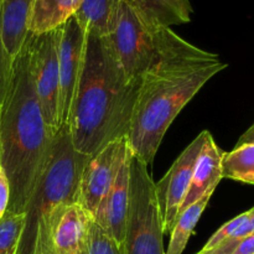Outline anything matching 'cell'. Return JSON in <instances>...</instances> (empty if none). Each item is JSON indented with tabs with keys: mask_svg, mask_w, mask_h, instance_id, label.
Segmentation results:
<instances>
[{
	"mask_svg": "<svg viewBox=\"0 0 254 254\" xmlns=\"http://www.w3.org/2000/svg\"><path fill=\"white\" fill-rule=\"evenodd\" d=\"M227 67L216 54L203 59L165 62L141 77L128 139L130 150L151 165L164 135L184 107Z\"/></svg>",
	"mask_w": 254,
	"mask_h": 254,
	"instance_id": "3",
	"label": "cell"
},
{
	"mask_svg": "<svg viewBox=\"0 0 254 254\" xmlns=\"http://www.w3.org/2000/svg\"><path fill=\"white\" fill-rule=\"evenodd\" d=\"M232 254H254V232L243 237Z\"/></svg>",
	"mask_w": 254,
	"mask_h": 254,
	"instance_id": "25",
	"label": "cell"
},
{
	"mask_svg": "<svg viewBox=\"0 0 254 254\" xmlns=\"http://www.w3.org/2000/svg\"><path fill=\"white\" fill-rule=\"evenodd\" d=\"M208 131L203 130L174 161L173 166L155 184L159 211L163 221L164 233H170L178 220V213L186 197L196 160L201 153Z\"/></svg>",
	"mask_w": 254,
	"mask_h": 254,
	"instance_id": "9",
	"label": "cell"
},
{
	"mask_svg": "<svg viewBox=\"0 0 254 254\" xmlns=\"http://www.w3.org/2000/svg\"><path fill=\"white\" fill-rule=\"evenodd\" d=\"M10 201V185L4 170L0 166V220L6 213Z\"/></svg>",
	"mask_w": 254,
	"mask_h": 254,
	"instance_id": "24",
	"label": "cell"
},
{
	"mask_svg": "<svg viewBox=\"0 0 254 254\" xmlns=\"http://www.w3.org/2000/svg\"><path fill=\"white\" fill-rule=\"evenodd\" d=\"M212 195L213 193L205 195L200 200L189 206L179 216L173 231L170 232V242H169V247L165 254H183L186 246H188L191 235H192L193 230H195L196 225H197L198 220H200L201 215H202L203 211L207 207Z\"/></svg>",
	"mask_w": 254,
	"mask_h": 254,
	"instance_id": "18",
	"label": "cell"
},
{
	"mask_svg": "<svg viewBox=\"0 0 254 254\" xmlns=\"http://www.w3.org/2000/svg\"><path fill=\"white\" fill-rule=\"evenodd\" d=\"M130 154L127 136L111 141L88 156L79 179L78 203L92 216L113 186L124 161Z\"/></svg>",
	"mask_w": 254,
	"mask_h": 254,
	"instance_id": "8",
	"label": "cell"
},
{
	"mask_svg": "<svg viewBox=\"0 0 254 254\" xmlns=\"http://www.w3.org/2000/svg\"><path fill=\"white\" fill-rule=\"evenodd\" d=\"M82 0H35L30 32L42 34L61 26L73 16Z\"/></svg>",
	"mask_w": 254,
	"mask_h": 254,
	"instance_id": "16",
	"label": "cell"
},
{
	"mask_svg": "<svg viewBox=\"0 0 254 254\" xmlns=\"http://www.w3.org/2000/svg\"><path fill=\"white\" fill-rule=\"evenodd\" d=\"M24 213L6 212L0 220V254H16L22 228Z\"/></svg>",
	"mask_w": 254,
	"mask_h": 254,
	"instance_id": "20",
	"label": "cell"
},
{
	"mask_svg": "<svg viewBox=\"0 0 254 254\" xmlns=\"http://www.w3.org/2000/svg\"><path fill=\"white\" fill-rule=\"evenodd\" d=\"M108 40L124 72L133 81H140L146 72L165 62L212 55L151 19L131 0H122L116 26Z\"/></svg>",
	"mask_w": 254,
	"mask_h": 254,
	"instance_id": "5",
	"label": "cell"
},
{
	"mask_svg": "<svg viewBox=\"0 0 254 254\" xmlns=\"http://www.w3.org/2000/svg\"><path fill=\"white\" fill-rule=\"evenodd\" d=\"M223 151L218 148L213 136L208 131L206 140L203 143L201 153L196 160L193 168L192 179L186 197L179 210L178 218L186 208L193 202L200 200L207 193L215 192L216 188L222 180V158Z\"/></svg>",
	"mask_w": 254,
	"mask_h": 254,
	"instance_id": "12",
	"label": "cell"
},
{
	"mask_svg": "<svg viewBox=\"0 0 254 254\" xmlns=\"http://www.w3.org/2000/svg\"><path fill=\"white\" fill-rule=\"evenodd\" d=\"M250 226L252 228V232H254V207L250 210Z\"/></svg>",
	"mask_w": 254,
	"mask_h": 254,
	"instance_id": "27",
	"label": "cell"
},
{
	"mask_svg": "<svg viewBox=\"0 0 254 254\" xmlns=\"http://www.w3.org/2000/svg\"><path fill=\"white\" fill-rule=\"evenodd\" d=\"M197 254H201V253H197Z\"/></svg>",
	"mask_w": 254,
	"mask_h": 254,
	"instance_id": "29",
	"label": "cell"
},
{
	"mask_svg": "<svg viewBox=\"0 0 254 254\" xmlns=\"http://www.w3.org/2000/svg\"><path fill=\"white\" fill-rule=\"evenodd\" d=\"M87 32L79 26L73 16L59 26V69L60 127L64 126L73 102L77 84L83 67Z\"/></svg>",
	"mask_w": 254,
	"mask_h": 254,
	"instance_id": "10",
	"label": "cell"
},
{
	"mask_svg": "<svg viewBox=\"0 0 254 254\" xmlns=\"http://www.w3.org/2000/svg\"><path fill=\"white\" fill-rule=\"evenodd\" d=\"M31 40L35 91L45 122L52 135H55L60 129V69L57 54L59 27L39 35L31 34Z\"/></svg>",
	"mask_w": 254,
	"mask_h": 254,
	"instance_id": "7",
	"label": "cell"
},
{
	"mask_svg": "<svg viewBox=\"0 0 254 254\" xmlns=\"http://www.w3.org/2000/svg\"><path fill=\"white\" fill-rule=\"evenodd\" d=\"M87 158L73 148L67 127H60L25 207L16 254H55L52 232L64 211L78 202L79 179Z\"/></svg>",
	"mask_w": 254,
	"mask_h": 254,
	"instance_id": "4",
	"label": "cell"
},
{
	"mask_svg": "<svg viewBox=\"0 0 254 254\" xmlns=\"http://www.w3.org/2000/svg\"><path fill=\"white\" fill-rule=\"evenodd\" d=\"M252 143H254V124L240 136L236 146L243 145V144H252Z\"/></svg>",
	"mask_w": 254,
	"mask_h": 254,
	"instance_id": "26",
	"label": "cell"
},
{
	"mask_svg": "<svg viewBox=\"0 0 254 254\" xmlns=\"http://www.w3.org/2000/svg\"><path fill=\"white\" fill-rule=\"evenodd\" d=\"M0 108H1V106H0Z\"/></svg>",
	"mask_w": 254,
	"mask_h": 254,
	"instance_id": "28",
	"label": "cell"
},
{
	"mask_svg": "<svg viewBox=\"0 0 254 254\" xmlns=\"http://www.w3.org/2000/svg\"><path fill=\"white\" fill-rule=\"evenodd\" d=\"M35 0H1V36L7 54L14 59L26 42Z\"/></svg>",
	"mask_w": 254,
	"mask_h": 254,
	"instance_id": "14",
	"label": "cell"
},
{
	"mask_svg": "<svg viewBox=\"0 0 254 254\" xmlns=\"http://www.w3.org/2000/svg\"><path fill=\"white\" fill-rule=\"evenodd\" d=\"M149 166L130 155V198L123 254H165L164 227Z\"/></svg>",
	"mask_w": 254,
	"mask_h": 254,
	"instance_id": "6",
	"label": "cell"
},
{
	"mask_svg": "<svg viewBox=\"0 0 254 254\" xmlns=\"http://www.w3.org/2000/svg\"><path fill=\"white\" fill-rule=\"evenodd\" d=\"M122 0H82L73 17L87 35L108 37L116 26Z\"/></svg>",
	"mask_w": 254,
	"mask_h": 254,
	"instance_id": "15",
	"label": "cell"
},
{
	"mask_svg": "<svg viewBox=\"0 0 254 254\" xmlns=\"http://www.w3.org/2000/svg\"><path fill=\"white\" fill-rule=\"evenodd\" d=\"M140 82L127 76L108 37L87 35L83 67L64 124L78 153L91 156L128 135Z\"/></svg>",
	"mask_w": 254,
	"mask_h": 254,
	"instance_id": "1",
	"label": "cell"
},
{
	"mask_svg": "<svg viewBox=\"0 0 254 254\" xmlns=\"http://www.w3.org/2000/svg\"><path fill=\"white\" fill-rule=\"evenodd\" d=\"M93 216L78 202L69 205L52 232L55 254H82Z\"/></svg>",
	"mask_w": 254,
	"mask_h": 254,
	"instance_id": "13",
	"label": "cell"
},
{
	"mask_svg": "<svg viewBox=\"0 0 254 254\" xmlns=\"http://www.w3.org/2000/svg\"><path fill=\"white\" fill-rule=\"evenodd\" d=\"M0 106V166L10 185L6 212L24 213L55 136L35 91L31 34L14 57L6 96Z\"/></svg>",
	"mask_w": 254,
	"mask_h": 254,
	"instance_id": "2",
	"label": "cell"
},
{
	"mask_svg": "<svg viewBox=\"0 0 254 254\" xmlns=\"http://www.w3.org/2000/svg\"><path fill=\"white\" fill-rule=\"evenodd\" d=\"M12 59L7 54L1 36V0H0V104L4 102L12 71Z\"/></svg>",
	"mask_w": 254,
	"mask_h": 254,
	"instance_id": "23",
	"label": "cell"
},
{
	"mask_svg": "<svg viewBox=\"0 0 254 254\" xmlns=\"http://www.w3.org/2000/svg\"><path fill=\"white\" fill-rule=\"evenodd\" d=\"M250 233H252V231H251L250 227V210H248L246 212L238 215L237 217L232 218L231 221L226 222L222 227L218 228L213 233L212 237L208 240V242L206 243L205 247L201 250V252H206V251L216 247V246L220 245L221 242H223L227 238L242 240L243 237H246Z\"/></svg>",
	"mask_w": 254,
	"mask_h": 254,
	"instance_id": "22",
	"label": "cell"
},
{
	"mask_svg": "<svg viewBox=\"0 0 254 254\" xmlns=\"http://www.w3.org/2000/svg\"><path fill=\"white\" fill-rule=\"evenodd\" d=\"M130 154L124 161L116 181L94 212L93 220L118 243L123 246L130 198Z\"/></svg>",
	"mask_w": 254,
	"mask_h": 254,
	"instance_id": "11",
	"label": "cell"
},
{
	"mask_svg": "<svg viewBox=\"0 0 254 254\" xmlns=\"http://www.w3.org/2000/svg\"><path fill=\"white\" fill-rule=\"evenodd\" d=\"M222 178L254 185V143L235 146L223 154Z\"/></svg>",
	"mask_w": 254,
	"mask_h": 254,
	"instance_id": "19",
	"label": "cell"
},
{
	"mask_svg": "<svg viewBox=\"0 0 254 254\" xmlns=\"http://www.w3.org/2000/svg\"><path fill=\"white\" fill-rule=\"evenodd\" d=\"M82 254H123V250L96 221L92 220Z\"/></svg>",
	"mask_w": 254,
	"mask_h": 254,
	"instance_id": "21",
	"label": "cell"
},
{
	"mask_svg": "<svg viewBox=\"0 0 254 254\" xmlns=\"http://www.w3.org/2000/svg\"><path fill=\"white\" fill-rule=\"evenodd\" d=\"M134 5L164 26L191 21L193 9L190 0H131Z\"/></svg>",
	"mask_w": 254,
	"mask_h": 254,
	"instance_id": "17",
	"label": "cell"
}]
</instances>
